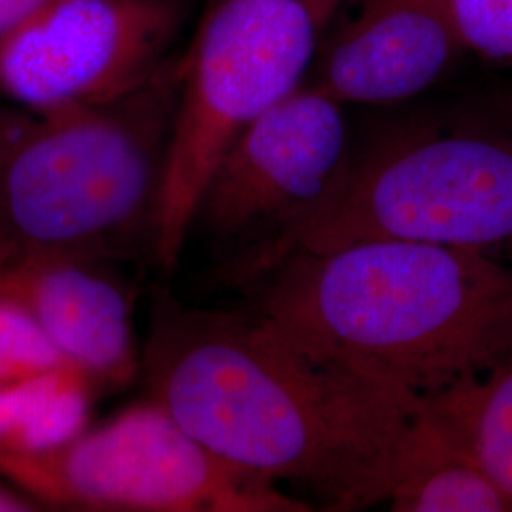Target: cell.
Masks as SVG:
<instances>
[{
  "label": "cell",
  "instance_id": "1",
  "mask_svg": "<svg viewBox=\"0 0 512 512\" xmlns=\"http://www.w3.org/2000/svg\"><path fill=\"white\" fill-rule=\"evenodd\" d=\"M148 397L247 475L330 511L387 501L421 399L311 355L249 310L158 304L141 359Z\"/></svg>",
  "mask_w": 512,
  "mask_h": 512
},
{
  "label": "cell",
  "instance_id": "9",
  "mask_svg": "<svg viewBox=\"0 0 512 512\" xmlns=\"http://www.w3.org/2000/svg\"><path fill=\"white\" fill-rule=\"evenodd\" d=\"M0 298L25 311L99 391L128 385L141 368L131 296L103 262L0 249Z\"/></svg>",
  "mask_w": 512,
  "mask_h": 512
},
{
  "label": "cell",
  "instance_id": "8",
  "mask_svg": "<svg viewBox=\"0 0 512 512\" xmlns=\"http://www.w3.org/2000/svg\"><path fill=\"white\" fill-rule=\"evenodd\" d=\"M348 148L344 105L302 84L224 152L194 226L220 241L272 236L329 194L351 158Z\"/></svg>",
  "mask_w": 512,
  "mask_h": 512
},
{
  "label": "cell",
  "instance_id": "16",
  "mask_svg": "<svg viewBox=\"0 0 512 512\" xmlns=\"http://www.w3.org/2000/svg\"><path fill=\"white\" fill-rule=\"evenodd\" d=\"M52 0H0V37Z\"/></svg>",
  "mask_w": 512,
  "mask_h": 512
},
{
  "label": "cell",
  "instance_id": "13",
  "mask_svg": "<svg viewBox=\"0 0 512 512\" xmlns=\"http://www.w3.org/2000/svg\"><path fill=\"white\" fill-rule=\"evenodd\" d=\"M99 387L76 368L0 389V454L37 452L88 425Z\"/></svg>",
  "mask_w": 512,
  "mask_h": 512
},
{
  "label": "cell",
  "instance_id": "11",
  "mask_svg": "<svg viewBox=\"0 0 512 512\" xmlns=\"http://www.w3.org/2000/svg\"><path fill=\"white\" fill-rule=\"evenodd\" d=\"M385 503L395 512L512 511L492 478L440 433L423 406Z\"/></svg>",
  "mask_w": 512,
  "mask_h": 512
},
{
  "label": "cell",
  "instance_id": "15",
  "mask_svg": "<svg viewBox=\"0 0 512 512\" xmlns=\"http://www.w3.org/2000/svg\"><path fill=\"white\" fill-rule=\"evenodd\" d=\"M465 50L512 67V0H429Z\"/></svg>",
  "mask_w": 512,
  "mask_h": 512
},
{
  "label": "cell",
  "instance_id": "5",
  "mask_svg": "<svg viewBox=\"0 0 512 512\" xmlns=\"http://www.w3.org/2000/svg\"><path fill=\"white\" fill-rule=\"evenodd\" d=\"M346 0H205L184 50V76L158 194L152 251L175 268L203 190L239 133L304 84Z\"/></svg>",
  "mask_w": 512,
  "mask_h": 512
},
{
  "label": "cell",
  "instance_id": "12",
  "mask_svg": "<svg viewBox=\"0 0 512 512\" xmlns=\"http://www.w3.org/2000/svg\"><path fill=\"white\" fill-rule=\"evenodd\" d=\"M421 406L512 505V357L478 378L421 399Z\"/></svg>",
  "mask_w": 512,
  "mask_h": 512
},
{
  "label": "cell",
  "instance_id": "17",
  "mask_svg": "<svg viewBox=\"0 0 512 512\" xmlns=\"http://www.w3.org/2000/svg\"><path fill=\"white\" fill-rule=\"evenodd\" d=\"M40 505L33 497L23 494L16 486L0 478V512L38 511Z\"/></svg>",
  "mask_w": 512,
  "mask_h": 512
},
{
  "label": "cell",
  "instance_id": "3",
  "mask_svg": "<svg viewBox=\"0 0 512 512\" xmlns=\"http://www.w3.org/2000/svg\"><path fill=\"white\" fill-rule=\"evenodd\" d=\"M184 52L95 105L0 109V249L110 262L152 226Z\"/></svg>",
  "mask_w": 512,
  "mask_h": 512
},
{
  "label": "cell",
  "instance_id": "2",
  "mask_svg": "<svg viewBox=\"0 0 512 512\" xmlns=\"http://www.w3.org/2000/svg\"><path fill=\"white\" fill-rule=\"evenodd\" d=\"M249 311L311 355L425 399L512 357V270L404 239L289 253L247 277Z\"/></svg>",
  "mask_w": 512,
  "mask_h": 512
},
{
  "label": "cell",
  "instance_id": "10",
  "mask_svg": "<svg viewBox=\"0 0 512 512\" xmlns=\"http://www.w3.org/2000/svg\"><path fill=\"white\" fill-rule=\"evenodd\" d=\"M461 52L429 0H357L323 33L311 86L342 105L395 103L433 86Z\"/></svg>",
  "mask_w": 512,
  "mask_h": 512
},
{
  "label": "cell",
  "instance_id": "7",
  "mask_svg": "<svg viewBox=\"0 0 512 512\" xmlns=\"http://www.w3.org/2000/svg\"><path fill=\"white\" fill-rule=\"evenodd\" d=\"M186 0H52L0 37V93L21 109L118 99L175 55Z\"/></svg>",
  "mask_w": 512,
  "mask_h": 512
},
{
  "label": "cell",
  "instance_id": "4",
  "mask_svg": "<svg viewBox=\"0 0 512 512\" xmlns=\"http://www.w3.org/2000/svg\"><path fill=\"white\" fill-rule=\"evenodd\" d=\"M404 239L512 256V124L395 135L353 160L329 194L258 243L243 277L289 253Z\"/></svg>",
  "mask_w": 512,
  "mask_h": 512
},
{
  "label": "cell",
  "instance_id": "6",
  "mask_svg": "<svg viewBox=\"0 0 512 512\" xmlns=\"http://www.w3.org/2000/svg\"><path fill=\"white\" fill-rule=\"evenodd\" d=\"M0 478L69 511H313L211 454L150 397L44 450L0 454Z\"/></svg>",
  "mask_w": 512,
  "mask_h": 512
},
{
  "label": "cell",
  "instance_id": "14",
  "mask_svg": "<svg viewBox=\"0 0 512 512\" xmlns=\"http://www.w3.org/2000/svg\"><path fill=\"white\" fill-rule=\"evenodd\" d=\"M76 366L16 304L0 298V389ZM80 370V368H76Z\"/></svg>",
  "mask_w": 512,
  "mask_h": 512
},
{
  "label": "cell",
  "instance_id": "18",
  "mask_svg": "<svg viewBox=\"0 0 512 512\" xmlns=\"http://www.w3.org/2000/svg\"><path fill=\"white\" fill-rule=\"evenodd\" d=\"M503 114H505V122L512 124V99L509 101V105L503 109Z\"/></svg>",
  "mask_w": 512,
  "mask_h": 512
}]
</instances>
